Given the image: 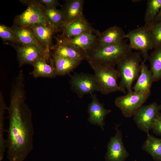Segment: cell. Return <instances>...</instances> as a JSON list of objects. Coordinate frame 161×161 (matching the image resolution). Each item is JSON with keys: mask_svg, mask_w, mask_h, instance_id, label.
<instances>
[{"mask_svg": "<svg viewBox=\"0 0 161 161\" xmlns=\"http://www.w3.org/2000/svg\"><path fill=\"white\" fill-rule=\"evenodd\" d=\"M24 80L17 78L8 108L9 124L6 140L9 161H23L33 148L34 130L31 110L25 102Z\"/></svg>", "mask_w": 161, "mask_h": 161, "instance_id": "6da1fadb", "label": "cell"}, {"mask_svg": "<svg viewBox=\"0 0 161 161\" xmlns=\"http://www.w3.org/2000/svg\"><path fill=\"white\" fill-rule=\"evenodd\" d=\"M129 44L124 41L111 45L97 44L86 54V60L89 64L114 66L132 52Z\"/></svg>", "mask_w": 161, "mask_h": 161, "instance_id": "7a4b0ae2", "label": "cell"}, {"mask_svg": "<svg viewBox=\"0 0 161 161\" xmlns=\"http://www.w3.org/2000/svg\"><path fill=\"white\" fill-rule=\"evenodd\" d=\"M140 52H131L120 61L117 64V70L120 78L119 85L123 92L126 94L132 91L133 82L138 78L140 73L141 64L143 61Z\"/></svg>", "mask_w": 161, "mask_h": 161, "instance_id": "3957f363", "label": "cell"}, {"mask_svg": "<svg viewBox=\"0 0 161 161\" xmlns=\"http://www.w3.org/2000/svg\"><path fill=\"white\" fill-rule=\"evenodd\" d=\"M93 70L99 91L107 95L116 91L123 92L117 83L119 78L118 72L114 66L89 64Z\"/></svg>", "mask_w": 161, "mask_h": 161, "instance_id": "277c9868", "label": "cell"}, {"mask_svg": "<svg viewBox=\"0 0 161 161\" xmlns=\"http://www.w3.org/2000/svg\"><path fill=\"white\" fill-rule=\"evenodd\" d=\"M20 1L27 4V7L21 14L15 17L14 25L22 27L39 24L50 26L44 14L42 4L38 0Z\"/></svg>", "mask_w": 161, "mask_h": 161, "instance_id": "5b68a950", "label": "cell"}, {"mask_svg": "<svg viewBox=\"0 0 161 161\" xmlns=\"http://www.w3.org/2000/svg\"><path fill=\"white\" fill-rule=\"evenodd\" d=\"M125 38L129 40L130 48L140 51L145 62L148 59V51L153 49L151 27L144 26L133 29L125 34Z\"/></svg>", "mask_w": 161, "mask_h": 161, "instance_id": "8992f818", "label": "cell"}, {"mask_svg": "<svg viewBox=\"0 0 161 161\" xmlns=\"http://www.w3.org/2000/svg\"><path fill=\"white\" fill-rule=\"evenodd\" d=\"M151 93H144L132 91L124 95L117 97L115 104L124 117H130L133 116L137 109L145 102Z\"/></svg>", "mask_w": 161, "mask_h": 161, "instance_id": "52a82bcc", "label": "cell"}, {"mask_svg": "<svg viewBox=\"0 0 161 161\" xmlns=\"http://www.w3.org/2000/svg\"><path fill=\"white\" fill-rule=\"evenodd\" d=\"M160 111L159 105L155 102L148 105H142L134 113L133 115L134 120L140 130L148 133L160 113Z\"/></svg>", "mask_w": 161, "mask_h": 161, "instance_id": "ba28073f", "label": "cell"}, {"mask_svg": "<svg viewBox=\"0 0 161 161\" xmlns=\"http://www.w3.org/2000/svg\"><path fill=\"white\" fill-rule=\"evenodd\" d=\"M70 84L71 89L81 98L86 94L99 91L94 75L88 73H75L70 76Z\"/></svg>", "mask_w": 161, "mask_h": 161, "instance_id": "9c48e42d", "label": "cell"}, {"mask_svg": "<svg viewBox=\"0 0 161 161\" xmlns=\"http://www.w3.org/2000/svg\"><path fill=\"white\" fill-rule=\"evenodd\" d=\"M116 126V134L110 138L107 144L105 157L106 161H125L129 155L123 141L122 131Z\"/></svg>", "mask_w": 161, "mask_h": 161, "instance_id": "30bf717a", "label": "cell"}, {"mask_svg": "<svg viewBox=\"0 0 161 161\" xmlns=\"http://www.w3.org/2000/svg\"><path fill=\"white\" fill-rule=\"evenodd\" d=\"M20 67L26 64L33 66L38 59L43 58L48 61L50 59V55L33 45L14 46Z\"/></svg>", "mask_w": 161, "mask_h": 161, "instance_id": "8fae6325", "label": "cell"}, {"mask_svg": "<svg viewBox=\"0 0 161 161\" xmlns=\"http://www.w3.org/2000/svg\"><path fill=\"white\" fill-rule=\"evenodd\" d=\"M91 95L92 100L88 106V121L92 124L97 125L104 130V120L111 110L106 109L103 104L100 102L95 94Z\"/></svg>", "mask_w": 161, "mask_h": 161, "instance_id": "7c38bea8", "label": "cell"}, {"mask_svg": "<svg viewBox=\"0 0 161 161\" xmlns=\"http://www.w3.org/2000/svg\"><path fill=\"white\" fill-rule=\"evenodd\" d=\"M33 32L40 43L49 53L51 49H54L52 41L53 34L57 30L52 27L43 24H36L28 27Z\"/></svg>", "mask_w": 161, "mask_h": 161, "instance_id": "4fadbf2b", "label": "cell"}, {"mask_svg": "<svg viewBox=\"0 0 161 161\" xmlns=\"http://www.w3.org/2000/svg\"><path fill=\"white\" fill-rule=\"evenodd\" d=\"M58 42L54 47L53 54L65 58L83 61L86 60V52L83 50L66 43L60 38L57 39Z\"/></svg>", "mask_w": 161, "mask_h": 161, "instance_id": "5bb4252c", "label": "cell"}, {"mask_svg": "<svg viewBox=\"0 0 161 161\" xmlns=\"http://www.w3.org/2000/svg\"><path fill=\"white\" fill-rule=\"evenodd\" d=\"M61 37L69 39L82 34L92 32L91 25L84 16L65 24Z\"/></svg>", "mask_w": 161, "mask_h": 161, "instance_id": "9a60e30c", "label": "cell"}, {"mask_svg": "<svg viewBox=\"0 0 161 161\" xmlns=\"http://www.w3.org/2000/svg\"><path fill=\"white\" fill-rule=\"evenodd\" d=\"M60 38L64 42L83 50L86 54L98 43L97 36L93 34L92 32L84 33L71 38L61 37Z\"/></svg>", "mask_w": 161, "mask_h": 161, "instance_id": "2e32d148", "label": "cell"}, {"mask_svg": "<svg viewBox=\"0 0 161 161\" xmlns=\"http://www.w3.org/2000/svg\"><path fill=\"white\" fill-rule=\"evenodd\" d=\"M125 34L123 30L118 26L109 27L101 33L97 32L98 44L106 45L120 43L124 41Z\"/></svg>", "mask_w": 161, "mask_h": 161, "instance_id": "e0dca14e", "label": "cell"}, {"mask_svg": "<svg viewBox=\"0 0 161 161\" xmlns=\"http://www.w3.org/2000/svg\"><path fill=\"white\" fill-rule=\"evenodd\" d=\"M10 28L22 45H33L43 52L49 54L37 40L32 31L29 27H22L13 25Z\"/></svg>", "mask_w": 161, "mask_h": 161, "instance_id": "ac0fdd59", "label": "cell"}, {"mask_svg": "<svg viewBox=\"0 0 161 161\" xmlns=\"http://www.w3.org/2000/svg\"><path fill=\"white\" fill-rule=\"evenodd\" d=\"M84 2L83 0H68L66 1L61 10L64 15V25L84 17L83 14Z\"/></svg>", "mask_w": 161, "mask_h": 161, "instance_id": "d6986e66", "label": "cell"}, {"mask_svg": "<svg viewBox=\"0 0 161 161\" xmlns=\"http://www.w3.org/2000/svg\"><path fill=\"white\" fill-rule=\"evenodd\" d=\"M154 82L152 73L145 62L142 61L140 73L136 83L132 89L134 91L144 93L151 92Z\"/></svg>", "mask_w": 161, "mask_h": 161, "instance_id": "ffe728a7", "label": "cell"}, {"mask_svg": "<svg viewBox=\"0 0 161 161\" xmlns=\"http://www.w3.org/2000/svg\"><path fill=\"white\" fill-rule=\"evenodd\" d=\"M56 75L69 74L80 64L82 61L69 59L53 54Z\"/></svg>", "mask_w": 161, "mask_h": 161, "instance_id": "44dd1931", "label": "cell"}, {"mask_svg": "<svg viewBox=\"0 0 161 161\" xmlns=\"http://www.w3.org/2000/svg\"><path fill=\"white\" fill-rule=\"evenodd\" d=\"M44 16L49 25L58 30L63 29L65 24L64 13L61 10H58L42 4Z\"/></svg>", "mask_w": 161, "mask_h": 161, "instance_id": "7402d4cb", "label": "cell"}, {"mask_svg": "<svg viewBox=\"0 0 161 161\" xmlns=\"http://www.w3.org/2000/svg\"><path fill=\"white\" fill-rule=\"evenodd\" d=\"M48 61L42 58L37 60L34 63V69L30 73L34 77H45L52 78L56 75L55 67L47 64Z\"/></svg>", "mask_w": 161, "mask_h": 161, "instance_id": "603a6c76", "label": "cell"}, {"mask_svg": "<svg viewBox=\"0 0 161 161\" xmlns=\"http://www.w3.org/2000/svg\"><path fill=\"white\" fill-rule=\"evenodd\" d=\"M142 148L149 154L154 160L161 161V139L148 133L147 138Z\"/></svg>", "mask_w": 161, "mask_h": 161, "instance_id": "cb8c5ba5", "label": "cell"}, {"mask_svg": "<svg viewBox=\"0 0 161 161\" xmlns=\"http://www.w3.org/2000/svg\"><path fill=\"white\" fill-rule=\"evenodd\" d=\"M154 82L161 80V45L155 48L148 58Z\"/></svg>", "mask_w": 161, "mask_h": 161, "instance_id": "d4e9b609", "label": "cell"}, {"mask_svg": "<svg viewBox=\"0 0 161 161\" xmlns=\"http://www.w3.org/2000/svg\"><path fill=\"white\" fill-rule=\"evenodd\" d=\"M161 7V0H148L144 15L145 24L150 27Z\"/></svg>", "mask_w": 161, "mask_h": 161, "instance_id": "484cf974", "label": "cell"}, {"mask_svg": "<svg viewBox=\"0 0 161 161\" xmlns=\"http://www.w3.org/2000/svg\"><path fill=\"white\" fill-rule=\"evenodd\" d=\"M6 108L1 92L0 93V160L1 161L4 157L6 147V140L4 137V114Z\"/></svg>", "mask_w": 161, "mask_h": 161, "instance_id": "4316f807", "label": "cell"}, {"mask_svg": "<svg viewBox=\"0 0 161 161\" xmlns=\"http://www.w3.org/2000/svg\"><path fill=\"white\" fill-rule=\"evenodd\" d=\"M0 37L3 40L14 44H20L15 35L10 27L4 24H0Z\"/></svg>", "mask_w": 161, "mask_h": 161, "instance_id": "83f0119b", "label": "cell"}, {"mask_svg": "<svg viewBox=\"0 0 161 161\" xmlns=\"http://www.w3.org/2000/svg\"><path fill=\"white\" fill-rule=\"evenodd\" d=\"M153 49L161 45V21L151 27Z\"/></svg>", "mask_w": 161, "mask_h": 161, "instance_id": "f1b7e54d", "label": "cell"}, {"mask_svg": "<svg viewBox=\"0 0 161 161\" xmlns=\"http://www.w3.org/2000/svg\"><path fill=\"white\" fill-rule=\"evenodd\" d=\"M152 129L156 134L161 135V113H160L154 123Z\"/></svg>", "mask_w": 161, "mask_h": 161, "instance_id": "f546056e", "label": "cell"}, {"mask_svg": "<svg viewBox=\"0 0 161 161\" xmlns=\"http://www.w3.org/2000/svg\"><path fill=\"white\" fill-rule=\"evenodd\" d=\"M41 4L46 6L54 8L60 5L58 1L57 0H38Z\"/></svg>", "mask_w": 161, "mask_h": 161, "instance_id": "4dcf8cb0", "label": "cell"}, {"mask_svg": "<svg viewBox=\"0 0 161 161\" xmlns=\"http://www.w3.org/2000/svg\"><path fill=\"white\" fill-rule=\"evenodd\" d=\"M160 21H161V7L158 13L154 20L153 24Z\"/></svg>", "mask_w": 161, "mask_h": 161, "instance_id": "1f68e13d", "label": "cell"}, {"mask_svg": "<svg viewBox=\"0 0 161 161\" xmlns=\"http://www.w3.org/2000/svg\"><path fill=\"white\" fill-rule=\"evenodd\" d=\"M159 108L160 110H161V104L160 105H159Z\"/></svg>", "mask_w": 161, "mask_h": 161, "instance_id": "d6a6232c", "label": "cell"}]
</instances>
